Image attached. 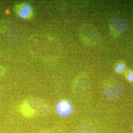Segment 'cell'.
<instances>
[{"label":"cell","mask_w":133,"mask_h":133,"mask_svg":"<svg viewBox=\"0 0 133 133\" xmlns=\"http://www.w3.org/2000/svg\"><path fill=\"white\" fill-rule=\"evenodd\" d=\"M81 37L87 44H94L99 41V36L96 29L90 25H85L81 29Z\"/></svg>","instance_id":"cell-2"},{"label":"cell","mask_w":133,"mask_h":133,"mask_svg":"<svg viewBox=\"0 0 133 133\" xmlns=\"http://www.w3.org/2000/svg\"><path fill=\"white\" fill-rule=\"evenodd\" d=\"M75 133H94L92 127L88 123H82L76 129Z\"/></svg>","instance_id":"cell-6"},{"label":"cell","mask_w":133,"mask_h":133,"mask_svg":"<svg viewBox=\"0 0 133 133\" xmlns=\"http://www.w3.org/2000/svg\"><path fill=\"white\" fill-rule=\"evenodd\" d=\"M72 110L71 104L66 100L60 101L56 107L57 114L61 117H66L70 115Z\"/></svg>","instance_id":"cell-4"},{"label":"cell","mask_w":133,"mask_h":133,"mask_svg":"<svg viewBox=\"0 0 133 133\" xmlns=\"http://www.w3.org/2000/svg\"><path fill=\"white\" fill-rule=\"evenodd\" d=\"M15 10L19 17L23 19H30L33 14L32 7L26 3H22L17 5Z\"/></svg>","instance_id":"cell-5"},{"label":"cell","mask_w":133,"mask_h":133,"mask_svg":"<svg viewBox=\"0 0 133 133\" xmlns=\"http://www.w3.org/2000/svg\"><path fill=\"white\" fill-rule=\"evenodd\" d=\"M129 81H133V71L131 72L129 74L128 76L127 77Z\"/></svg>","instance_id":"cell-10"},{"label":"cell","mask_w":133,"mask_h":133,"mask_svg":"<svg viewBox=\"0 0 133 133\" xmlns=\"http://www.w3.org/2000/svg\"><path fill=\"white\" fill-rule=\"evenodd\" d=\"M21 112L25 116L32 117L37 115L46 116L50 113V109L42 100L36 98H29L21 105Z\"/></svg>","instance_id":"cell-1"},{"label":"cell","mask_w":133,"mask_h":133,"mask_svg":"<svg viewBox=\"0 0 133 133\" xmlns=\"http://www.w3.org/2000/svg\"><path fill=\"white\" fill-rule=\"evenodd\" d=\"M3 72H4V69L2 66H0V76L3 75Z\"/></svg>","instance_id":"cell-12"},{"label":"cell","mask_w":133,"mask_h":133,"mask_svg":"<svg viewBox=\"0 0 133 133\" xmlns=\"http://www.w3.org/2000/svg\"><path fill=\"white\" fill-rule=\"evenodd\" d=\"M124 67H125L124 64L123 63H120L117 66H116L115 71L117 72H120L123 70Z\"/></svg>","instance_id":"cell-9"},{"label":"cell","mask_w":133,"mask_h":133,"mask_svg":"<svg viewBox=\"0 0 133 133\" xmlns=\"http://www.w3.org/2000/svg\"><path fill=\"white\" fill-rule=\"evenodd\" d=\"M110 25L114 31L118 34L123 33L128 27L127 21L120 17H113L110 21Z\"/></svg>","instance_id":"cell-3"},{"label":"cell","mask_w":133,"mask_h":133,"mask_svg":"<svg viewBox=\"0 0 133 133\" xmlns=\"http://www.w3.org/2000/svg\"></svg>","instance_id":"cell-13"},{"label":"cell","mask_w":133,"mask_h":133,"mask_svg":"<svg viewBox=\"0 0 133 133\" xmlns=\"http://www.w3.org/2000/svg\"><path fill=\"white\" fill-rule=\"evenodd\" d=\"M43 133H60L57 130H50Z\"/></svg>","instance_id":"cell-11"},{"label":"cell","mask_w":133,"mask_h":133,"mask_svg":"<svg viewBox=\"0 0 133 133\" xmlns=\"http://www.w3.org/2000/svg\"><path fill=\"white\" fill-rule=\"evenodd\" d=\"M111 87L113 89L117 97L121 96V95H123V94L124 93L125 87L121 83L114 84Z\"/></svg>","instance_id":"cell-7"},{"label":"cell","mask_w":133,"mask_h":133,"mask_svg":"<svg viewBox=\"0 0 133 133\" xmlns=\"http://www.w3.org/2000/svg\"><path fill=\"white\" fill-rule=\"evenodd\" d=\"M105 94L109 101H114L117 97L111 87L105 89Z\"/></svg>","instance_id":"cell-8"}]
</instances>
